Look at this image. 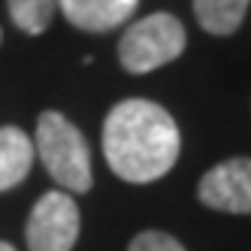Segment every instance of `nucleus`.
Instances as JSON below:
<instances>
[{
	"label": "nucleus",
	"instance_id": "8",
	"mask_svg": "<svg viewBox=\"0 0 251 251\" xmlns=\"http://www.w3.org/2000/svg\"><path fill=\"white\" fill-rule=\"evenodd\" d=\"M251 0H194V15L200 27L212 37H230L236 33Z\"/></svg>",
	"mask_w": 251,
	"mask_h": 251
},
{
	"label": "nucleus",
	"instance_id": "4",
	"mask_svg": "<svg viewBox=\"0 0 251 251\" xmlns=\"http://www.w3.org/2000/svg\"><path fill=\"white\" fill-rule=\"evenodd\" d=\"M30 251H73L79 239V206L67 191L43 194L25 227Z\"/></svg>",
	"mask_w": 251,
	"mask_h": 251
},
{
	"label": "nucleus",
	"instance_id": "11",
	"mask_svg": "<svg viewBox=\"0 0 251 251\" xmlns=\"http://www.w3.org/2000/svg\"><path fill=\"white\" fill-rule=\"evenodd\" d=\"M0 251H15V248H12L9 242H0Z\"/></svg>",
	"mask_w": 251,
	"mask_h": 251
},
{
	"label": "nucleus",
	"instance_id": "10",
	"mask_svg": "<svg viewBox=\"0 0 251 251\" xmlns=\"http://www.w3.org/2000/svg\"><path fill=\"white\" fill-rule=\"evenodd\" d=\"M127 251H185V245L176 242L164 230H146V233H139V236L130 242Z\"/></svg>",
	"mask_w": 251,
	"mask_h": 251
},
{
	"label": "nucleus",
	"instance_id": "3",
	"mask_svg": "<svg viewBox=\"0 0 251 251\" xmlns=\"http://www.w3.org/2000/svg\"><path fill=\"white\" fill-rule=\"evenodd\" d=\"M185 27L170 12H151L133 22L118 40V61L127 73H151V70L176 61L185 51Z\"/></svg>",
	"mask_w": 251,
	"mask_h": 251
},
{
	"label": "nucleus",
	"instance_id": "5",
	"mask_svg": "<svg viewBox=\"0 0 251 251\" xmlns=\"http://www.w3.org/2000/svg\"><path fill=\"white\" fill-rule=\"evenodd\" d=\"M197 197L215 212L251 215V157H230L212 167L197 185Z\"/></svg>",
	"mask_w": 251,
	"mask_h": 251
},
{
	"label": "nucleus",
	"instance_id": "9",
	"mask_svg": "<svg viewBox=\"0 0 251 251\" xmlns=\"http://www.w3.org/2000/svg\"><path fill=\"white\" fill-rule=\"evenodd\" d=\"M6 6L15 27L30 33V37H40L55 19L58 0H6Z\"/></svg>",
	"mask_w": 251,
	"mask_h": 251
},
{
	"label": "nucleus",
	"instance_id": "1",
	"mask_svg": "<svg viewBox=\"0 0 251 251\" xmlns=\"http://www.w3.org/2000/svg\"><path fill=\"white\" fill-rule=\"evenodd\" d=\"M182 136L173 115L151 100L115 103L103 121V154L109 170L133 185L164 178L178 160Z\"/></svg>",
	"mask_w": 251,
	"mask_h": 251
},
{
	"label": "nucleus",
	"instance_id": "2",
	"mask_svg": "<svg viewBox=\"0 0 251 251\" xmlns=\"http://www.w3.org/2000/svg\"><path fill=\"white\" fill-rule=\"evenodd\" d=\"M37 154L46 173L70 194H85L94 185L91 151L79 127L67 115L49 109L37 121Z\"/></svg>",
	"mask_w": 251,
	"mask_h": 251
},
{
	"label": "nucleus",
	"instance_id": "6",
	"mask_svg": "<svg viewBox=\"0 0 251 251\" xmlns=\"http://www.w3.org/2000/svg\"><path fill=\"white\" fill-rule=\"evenodd\" d=\"M139 0H58L64 19L88 33H106L121 27L133 15Z\"/></svg>",
	"mask_w": 251,
	"mask_h": 251
},
{
	"label": "nucleus",
	"instance_id": "7",
	"mask_svg": "<svg viewBox=\"0 0 251 251\" xmlns=\"http://www.w3.org/2000/svg\"><path fill=\"white\" fill-rule=\"evenodd\" d=\"M33 164V146L30 136L19 127H0V191H9L25 182Z\"/></svg>",
	"mask_w": 251,
	"mask_h": 251
}]
</instances>
